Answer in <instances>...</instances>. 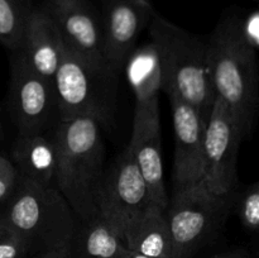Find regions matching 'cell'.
<instances>
[{
    "instance_id": "1",
    "label": "cell",
    "mask_w": 259,
    "mask_h": 258,
    "mask_svg": "<svg viewBox=\"0 0 259 258\" xmlns=\"http://www.w3.org/2000/svg\"><path fill=\"white\" fill-rule=\"evenodd\" d=\"M207 53L217 96L230 109L245 139L259 109V68L254 47L237 18L219 22L207 40Z\"/></svg>"
},
{
    "instance_id": "2",
    "label": "cell",
    "mask_w": 259,
    "mask_h": 258,
    "mask_svg": "<svg viewBox=\"0 0 259 258\" xmlns=\"http://www.w3.org/2000/svg\"><path fill=\"white\" fill-rule=\"evenodd\" d=\"M55 137L58 159L53 185L80 222L99 217L98 197L105 172L101 124L89 116L58 121Z\"/></svg>"
},
{
    "instance_id": "3",
    "label": "cell",
    "mask_w": 259,
    "mask_h": 258,
    "mask_svg": "<svg viewBox=\"0 0 259 258\" xmlns=\"http://www.w3.org/2000/svg\"><path fill=\"white\" fill-rule=\"evenodd\" d=\"M161 65L162 91L194 106L207 124L217 99L207 42L154 13L148 25Z\"/></svg>"
},
{
    "instance_id": "4",
    "label": "cell",
    "mask_w": 259,
    "mask_h": 258,
    "mask_svg": "<svg viewBox=\"0 0 259 258\" xmlns=\"http://www.w3.org/2000/svg\"><path fill=\"white\" fill-rule=\"evenodd\" d=\"M3 215L35 254L68 249L78 227V218L55 185L42 186L20 175Z\"/></svg>"
},
{
    "instance_id": "5",
    "label": "cell",
    "mask_w": 259,
    "mask_h": 258,
    "mask_svg": "<svg viewBox=\"0 0 259 258\" xmlns=\"http://www.w3.org/2000/svg\"><path fill=\"white\" fill-rule=\"evenodd\" d=\"M114 73L103 72L75 52L62 40V53L55 76L58 104V121L89 116L100 124H108L113 116Z\"/></svg>"
},
{
    "instance_id": "6",
    "label": "cell",
    "mask_w": 259,
    "mask_h": 258,
    "mask_svg": "<svg viewBox=\"0 0 259 258\" xmlns=\"http://www.w3.org/2000/svg\"><path fill=\"white\" fill-rule=\"evenodd\" d=\"M230 196L215 195L200 182L174 194L167 207L172 238V258H191L217 233Z\"/></svg>"
},
{
    "instance_id": "7",
    "label": "cell",
    "mask_w": 259,
    "mask_h": 258,
    "mask_svg": "<svg viewBox=\"0 0 259 258\" xmlns=\"http://www.w3.org/2000/svg\"><path fill=\"white\" fill-rule=\"evenodd\" d=\"M149 204L148 187L131 149L126 148L104 172L98 197L99 217L123 240L126 225Z\"/></svg>"
},
{
    "instance_id": "8",
    "label": "cell",
    "mask_w": 259,
    "mask_h": 258,
    "mask_svg": "<svg viewBox=\"0 0 259 258\" xmlns=\"http://www.w3.org/2000/svg\"><path fill=\"white\" fill-rule=\"evenodd\" d=\"M243 136L232 111L217 96L205 131V186L215 195L230 196L237 184V157Z\"/></svg>"
},
{
    "instance_id": "9",
    "label": "cell",
    "mask_w": 259,
    "mask_h": 258,
    "mask_svg": "<svg viewBox=\"0 0 259 258\" xmlns=\"http://www.w3.org/2000/svg\"><path fill=\"white\" fill-rule=\"evenodd\" d=\"M9 108L19 133L46 132L58 120L55 83L33 72L17 52L10 63Z\"/></svg>"
},
{
    "instance_id": "10",
    "label": "cell",
    "mask_w": 259,
    "mask_h": 258,
    "mask_svg": "<svg viewBox=\"0 0 259 258\" xmlns=\"http://www.w3.org/2000/svg\"><path fill=\"white\" fill-rule=\"evenodd\" d=\"M43 9L72 52L96 70L113 73L104 56L103 25L86 0H46Z\"/></svg>"
},
{
    "instance_id": "11",
    "label": "cell",
    "mask_w": 259,
    "mask_h": 258,
    "mask_svg": "<svg viewBox=\"0 0 259 258\" xmlns=\"http://www.w3.org/2000/svg\"><path fill=\"white\" fill-rule=\"evenodd\" d=\"M103 8L104 56L113 73H118L136 50L139 35L151 23L154 9L149 0H100Z\"/></svg>"
},
{
    "instance_id": "12",
    "label": "cell",
    "mask_w": 259,
    "mask_h": 258,
    "mask_svg": "<svg viewBox=\"0 0 259 258\" xmlns=\"http://www.w3.org/2000/svg\"><path fill=\"white\" fill-rule=\"evenodd\" d=\"M168 99L175 132L174 194H177L202 181L206 123L194 106L177 95H169Z\"/></svg>"
},
{
    "instance_id": "13",
    "label": "cell",
    "mask_w": 259,
    "mask_h": 258,
    "mask_svg": "<svg viewBox=\"0 0 259 258\" xmlns=\"http://www.w3.org/2000/svg\"><path fill=\"white\" fill-rule=\"evenodd\" d=\"M14 52L33 72L55 83L62 53V38L43 8L33 9L28 15L22 40Z\"/></svg>"
},
{
    "instance_id": "14",
    "label": "cell",
    "mask_w": 259,
    "mask_h": 258,
    "mask_svg": "<svg viewBox=\"0 0 259 258\" xmlns=\"http://www.w3.org/2000/svg\"><path fill=\"white\" fill-rule=\"evenodd\" d=\"M129 149L142 172L151 201L167 209L168 196L163 177L161 149V118L134 116Z\"/></svg>"
},
{
    "instance_id": "15",
    "label": "cell",
    "mask_w": 259,
    "mask_h": 258,
    "mask_svg": "<svg viewBox=\"0 0 259 258\" xmlns=\"http://www.w3.org/2000/svg\"><path fill=\"white\" fill-rule=\"evenodd\" d=\"M125 73L136 95L134 116H159V91H162L161 65L153 43L136 48L126 60Z\"/></svg>"
},
{
    "instance_id": "16",
    "label": "cell",
    "mask_w": 259,
    "mask_h": 258,
    "mask_svg": "<svg viewBox=\"0 0 259 258\" xmlns=\"http://www.w3.org/2000/svg\"><path fill=\"white\" fill-rule=\"evenodd\" d=\"M12 154L20 176L42 186L53 185L58 159L55 129L52 136L46 132L19 133Z\"/></svg>"
},
{
    "instance_id": "17",
    "label": "cell",
    "mask_w": 259,
    "mask_h": 258,
    "mask_svg": "<svg viewBox=\"0 0 259 258\" xmlns=\"http://www.w3.org/2000/svg\"><path fill=\"white\" fill-rule=\"evenodd\" d=\"M123 243L129 250L154 258H172L167 209L149 204L126 225Z\"/></svg>"
},
{
    "instance_id": "18",
    "label": "cell",
    "mask_w": 259,
    "mask_h": 258,
    "mask_svg": "<svg viewBox=\"0 0 259 258\" xmlns=\"http://www.w3.org/2000/svg\"><path fill=\"white\" fill-rule=\"evenodd\" d=\"M128 248L100 217L80 222L71 242L70 258H125Z\"/></svg>"
},
{
    "instance_id": "19",
    "label": "cell",
    "mask_w": 259,
    "mask_h": 258,
    "mask_svg": "<svg viewBox=\"0 0 259 258\" xmlns=\"http://www.w3.org/2000/svg\"><path fill=\"white\" fill-rule=\"evenodd\" d=\"M30 12L25 0H0V43L12 52L19 47Z\"/></svg>"
},
{
    "instance_id": "20",
    "label": "cell",
    "mask_w": 259,
    "mask_h": 258,
    "mask_svg": "<svg viewBox=\"0 0 259 258\" xmlns=\"http://www.w3.org/2000/svg\"><path fill=\"white\" fill-rule=\"evenodd\" d=\"M29 244L0 214V258H22L29 253Z\"/></svg>"
},
{
    "instance_id": "21",
    "label": "cell",
    "mask_w": 259,
    "mask_h": 258,
    "mask_svg": "<svg viewBox=\"0 0 259 258\" xmlns=\"http://www.w3.org/2000/svg\"><path fill=\"white\" fill-rule=\"evenodd\" d=\"M18 180L19 174L12 159L0 156V202L12 197L18 186Z\"/></svg>"
},
{
    "instance_id": "22",
    "label": "cell",
    "mask_w": 259,
    "mask_h": 258,
    "mask_svg": "<svg viewBox=\"0 0 259 258\" xmlns=\"http://www.w3.org/2000/svg\"><path fill=\"white\" fill-rule=\"evenodd\" d=\"M240 217L247 227L259 229V184L252 187L243 199Z\"/></svg>"
},
{
    "instance_id": "23",
    "label": "cell",
    "mask_w": 259,
    "mask_h": 258,
    "mask_svg": "<svg viewBox=\"0 0 259 258\" xmlns=\"http://www.w3.org/2000/svg\"><path fill=\"white\" fill-rule=\"evenodd\" d=\"M33 258H70V253L68 249L47 250V252L37 253Z\"/></svg>"
},
{
    "instance_id": "24",
    "label": "cell",
    "mask_w": 259,
    "mask_h": 258,
    "mask_svg": "<svg viewBox=\"0 0 259 258\" xmlns=\"http://www.w3.org/2000/svg\"><path fill=\"white\" fill-rule=\"evenodd\" d=\"M212 258H248V255L244 252H242V250H237V252L225 253V254H220Z\"/></svg>"
},
{
    "instance_id": "25",
    "label": "cell",
    "mask_w": 259,
    "mask_h": 258,
    "mask_svg": "<svg viewBox=\"0 0 259 258\" xmlns=\"http://www.w3.org/2000/svg\"><path fill=\"white\" fill-rule=\"evenodd\" d=\"M125 258H154V257H148V255L141 254V253H137V252H133V250L128 249Z\"/></svg>"
}]
</instances>
